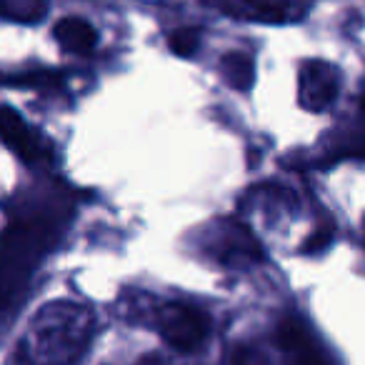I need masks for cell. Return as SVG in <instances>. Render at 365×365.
I'll use <instances>...</instances> for the list:
<instances>
[{
    "instance_id": "cell-1",
    "label": "cell",
    "mask_w": 365,
    "mask_h": 365,
    "mask_svg": "<svg viewBox=\"0 0 365 365\" xmlns=\"http://www.w3.org/2000/svg\"><path fill=\"white\" fill-rule=\"evenodd\" d=\"M56 220L31 218L11 223L0 235V308L16 298L26 285L38 260L51 250L56 240Z\"/></svg>"
},
{
    "instance_id": "cell-2",
    "label": "cell",
    "mask_w": 365,
    "mask_h": 365,
    "mask_svg": "<svg viewBox=\"0 0 365 365\" xmlns=\"http://www.w3.org/2000/svg\"><path fill=\"white\" fill-rule=\"evenodd\" d=\"M208 315L193 305H168L160 315V335L170 348L180 350V353H190V350L200 348L203 340L208 338Z\"/></svg>"
},
{
    "instance_id": "cell-3",
    "label": "cell",
    "mask_w": 365,
    "mask_h": 365,
    "mask_svg": "<svg viewBox=\"0 0 365 365\" xmlns=\"http://www.w3.org/2000/svg\"><path fill=\"white\" fill-rule=\"evenodd\" d=\"M338 96V73L323 61H310L300 73V103L308 110H325Z\"/></svg>"
},
{
    "instance_id": "cell-4",
    "label": "cell",
    "mask_w": 365,
    "mask_h": 365,
    "mask_svg": "<svg viewBox=\"0 0 365 365\" xmlns=\"http://www.w3.org/2000/svg\"><path fill=\"white\" fill-rule=\"evenodd\" d=\"M0 138L8 145V150L16 153L21 160L33 163L36 158H41V140H38V135L28 128V123L23 120L21 113L13 110L11 106L0 108Z\"/></svg>"
},
{
    "instance_id": "cell-5",
    "label": "cell",
    "mask_w": 365,
    "mask_h": 365,
    "mask_svg": "<svg viewBox=\"0 0 365 365\" xmlns=\"http://www.w3.org/2000/svg\"><path fill=\"white\" fill-rule=\"evenodd\" d=\"M275 340L285 353H290L293 365H330L323 358V353L313 345V340L308 338L303 325H298L295 320H283L278 333H275Z\"/></svg>"
},
{
    "instance_id": "cell-6",
    "label": "cell",
    "mask_w": 365,
    "mask_h": 365,
    "mask_svg": "<svg viewBox=\"0 0 365 365\" xmlns=\"http://www.w3.org/2000/svg\"><path fill=\"white\" fill-rule=\"evenodd\" d=\"M53 36L61 43L63 51L76 53V56L93 53L98 43L96 28L88 21H83V18H63V21H58L56 28H53Z\"/></svg>"
},
{
    "instance_id": "cell-7",
    "label": "cell",
    "mask_w": 365,
    "mask_h": 365,
    "mask_svg": "<svg viewBox=\"0 0 365 365\" xmlns=\"http://www.w3.org/2000/svg\"><path fill=\"white\" fill-rule=\"evenodd\" d=\"M223 73L233 88L248 91V88L253 86V78H255L253 58L245 56V53H228V56L223 58Z\"/></svg>"
},
{
    "instance_id": "cell-8",
    "label": "cell",
    "mask_w": 365,
    "mask_h": 365,
    "mask_svg": "<svg viewBox=\"0 0 365 365\" xmlns=\"http://www.w3.org/2000/svg\"><path fill=\"white\" fill-rule=\"evenodd\" d=\"M46 11L48 0H0V16L16 23H36Z\"/></svg>"
},
{
    "instance_id": "cell-9",
    "label": "cell",
    "mask_w": 365,
    "mask_h": 365,
    "mask_svg": "<svg viewBox=\"0 0 365 365\" xmlns=\"http://www.w3.org/2000/svg\"><path fill=\"white\" fill-rule=\"evenodd\" d=\"M63 83L61 73L53 71H33V73H16V76H0V86L13 88H58Z\"/></svg>"
},
{
    "instance_id": "cell-10",
    "label": "cell",
    "mask_w": 365,
    "mask_h": 365,
    "mask_svg": "<svg viewBox=\"0 0 365 365\" xmlns=\"http://www.w3.org/2000/svg\"><path fill=\"white\" fill-rule=\"evenodd\" d=\"M168 43H170V51L175 53V56H195V51H198L200 46V31L198 28H178V31L170 33V38H168Z\"/></svg>"
},
{
    "instance_id": "cell-11",
    "label": "cell",
    "mask_w": 365,
    "mask_h": 365,
    "mask_svg": "<svg viewBox=\"0 0 365 365\" xmlns=\"http://www.w3.org/2000/svg\"><path fill=\"white\" fill-rule=\"evenodd\" d=\"M330 238H333V235H330V230L328 228H320L318 233H313L310 235L308 240H305V245H303V253H320V250H325L330 245Z\"/></svg>"
}]
</instances>
